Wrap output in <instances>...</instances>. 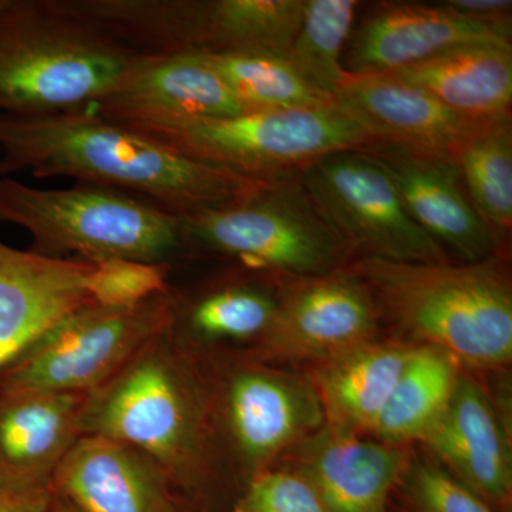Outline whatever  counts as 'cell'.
<instances>
[{"instance_id":"obj_23","label":"cell","mask_w":512,"mask_h":512,"mask_svg":"<svg viewBox=\"0 0 512 512\" xmlns=\"http://www.w3.org/2000/svg\"><path fill=\"white\" fill-rule=\"evenodd\" d=\"M412 352L396 343L366 342L329 357L318 380L333 427L372 430Z\"/></svg>"},{"instance_id":"obj_10","label":"cell","mask_w":512,"mask_h":512,"mask_svg":"<svg viewBox=\"0 0 512 512\" xmlns=\"http://www.w3.org/2000/svg\"><path fill=\"white\" fill-rule=\"evenodd\" d=\"M306 0H153L144 29L157 55L288 57Z\"/></svg>"},{"instance_id":"obj_17","label":"cell","mask_w":512,"mask_h":512,"mask_svg":"<svg viewBox=\"0 0 512 512\" xmlns=\"http://www.w3.org/2000/svg\"><path fill=\"white\" fill-rule=\"evenodd\" d=\"M53 481L82 512H171L157 467L136 448L106 437L76 440Z\"/></svg>"},{"instance_id":"obj_16","label":"cell","mask_w":512,"mask_h":512,"mask_svg":"<svg viewBox=\"0 0 512 512\" xmlns=\"http://www.w3.org/2000/svg\"><path fill=\"white\" fill-rule=\"evenodd\" d=\"M92 264L19 251L0 241V370L64 316L93 303Z\"/></svg>"},{"instance_id":"obj_15","label":"cell","mask_w":512,"mask_h":512,"mask_svg":"<svg viewBox=\"0 0 512 512\" xmlns=\"http://www.w3.org/2000/svg\"><path fill=\"white\" fill-rule=\"evenodd\" d=\"M335 100L376 143L453 157L468 138L491 123L461 116L431 94L389 73L346 72Z\"/></svg>"},{"instance_id":"obj_11","label":"cell","mask_w":512,"mask_h":512,"mask_svg":"<svg viewBox=\"0 0 512 512\" xmlns=\"http://www.w3.org/2000/svg\"><path fill=\"white\" fill-rule=\"evenodd\" d=\"M477 45L512 47L511 25L467 18L443 3H382L353 29L343 67L349 73H392Z\"/></svg>"},{"instance_id":"obj_6","label":"cell","mask_w":512,"mask_h":512,"mask_svg":"<svg viewBox=\"0 0 512 512\" xmlns=\"http://www.w3.org/2000/svg\"><path fill=\"white\" fill-rule=\"evenodd\" d=\"M170 319L165 293L128 308L82 306L0 370V392L92 393L160 335Z\"/></svg>"},{"instance_id":"obj_25","label":"cell","mask_w":512,"mask_h":512,"mask_svg":"<svg viewBox=\"0 0 512 512\" xmlns=\"http://www.w3.org/2000/svg\"><path fill=\"white\" fill-rule=\"evenodd\" d=\"M454 158L468 197L497 244L512 227L511 117L481 128Z\"/></svg>"},{"instance_id":"obj_27","label":"cell","mask_w":512,"mask_h":512,"mask_svg":"<svg viewBox=\"0 0 512 512\" xmlns=\"http://www.w3.org/2000/svg\"><path fill=\"white\" fill-rule=\"evenodd\" d=\"M359 6L356 0H306L301 26L286 57L306 83L333 99L346 74L343 56Z\"/></svg>"},{"instance_id":"obj_18","label":"cell","mask_w":512,"mask_h":512,"mask_svg":"<svg viewBox=\"0 0 512 512\" xmlns=\"http://www.w3.org/2000/svg\"><path fill=\"white\" fill-rule=\"evenodd\" d=\"M478 497L505 505L512 488L511 453L487 394L461 377L446 412L424 439Z\"/></svg>"},{"instance_id":"obj_4","label":"cell","mask_w":512,"mask_h":512,"mask_svg":"<svg viewBox=\"0 0 512 512\" xmlns=\"http://www.w3.org/2000/svg\"><path fill=\"white\" fill-rule=\"evenodd\" d=\"M0 222L28 231L35 254H74L90 264L110 258L157 264L185 239L180 215L123 192L90 184L42 190L2 175Z\"/></svg>"},{"instance_id":"obj_19","label":"cell","mask_w":512,"mask_h":512,"mask_svg":"<svg viewBox=\"0 0 512 512\" xmlns=\"http://www.w3.org/2000/svg\"><path fill=\"white\" fill-rule=\"evenodd\" d=\"M86 394L0 392V485L50 483L76 443Z\"/></svg>"},{"instance_id":"obj_33","label":"cell","mask_w":512,"mask_h":512,"mask_svg":"<svg viewBox=\"0 0 512 512\" xmlns=\"http://www.w3.org/2000/svg\"><path fill=\"white\" fill-rule=\"evenodd\" d=\"M443 5L480 22L511 25L510 0H447Z\"/></svg>"},{"instance_id":"obj_26","label":"cell","mask_w":512,"mask_h":512,"mask_svg":"<svg viewBox=\"0 0 512 512\" xmlns=\"http://www.w3.org/2000/svg\"><path fill=\"white\" fill-rule=\"evenodd\" d=\"M211 67L248 111L311 107L335 101L299 76L284 57L254 53H191Z\"/></svg>"},{"instance_id":"obj_13","label":"cell","mask_w":512,"mask_h":512,"mask_svg":"<svg viewBox=\"0 0 512 512\" xmlns=\"http://www.w3.org/2000/svg\"><path fill=\"white\" fill-rule=\"evenodd\" d=\"M87 109L120 126L248 113L224 80L191 53H140L123 80Z\"/></svg>"},{"instance_id":"obj_31","label":"cell","mask_w":512,"mask_h":512,"mask_svg":"<svg viewBox=\"0 0 512 512\" xmlns=\"http://www.w3.org/2000/svg\"><path fill=\"white\" fill-rule=\"evenodd\" d=\"M410 491L421 512H493L483 498L437 467L417 468Z\"/></svg>"},{"instance_id":"obj_2","label":"cell","mask_w":512,"mask_h":512,"mask_svg":"<svg viewBox=\"0 0 512 512\" xmlns=\"http://www.w3.org/2000/svg\"><path fill=\"white\" fill-rule=\"evenodd\" d=\"M376 303L404 332L464 365L512 357V291L490 259L473 264L363 258L353 266Z\"/></svg>"},{"instance_id":"obj_14","label":"cell","mask_w":512,"mask_h":512,"mask_svg":"<svg viewBox=\"0 0 512 512\" xmlns=\"http://www.w3.org/2000/svg\"><path fill=\"white\" fill-rule=\"evenodd\" d=\"M278 303L269 328L272 348L286 355L329 357L370 342L377 326V303L355 274L308 276Z\"/></svg>"},{"instance_id":"obj_22","label":"cell","mask_w":512,"mask_h":512,"mask_svg":"<svg viewBox=\"0 0 512 512\" xmlns=\"http://www.w3.org/2000/svg\"><path fill=\"white\" fill-rule=\"evenodd\" d=\"M229 417L244 453L262 460L318 426L322 409L315 393L301 383L245 373L229 390Z\"/></svg>"},{"instance_id":"obj_5","label":"cell","mask_w":512,"mask_h":512,"mask_svg":"<svg viewBox=\"0 0 512 512\" xmlns=\"http://www.w3.org/2000/svg\"><path fill=\"white\" fill-rule=\"evenodd\" d=\"M181 156L259 181L288 180L320 158L376 143L338 101L123 126Z\"/></svg>"},{"instance_id":"obj_20","label":"cell","mask_w":512,"mask_h":512,"mask_svg":"<svg viewBox=\"0 0 512 512\" xmlns=\"http://www.w3.org/2000/svg\"><path fill=\"white\" fill-rule=\"evenodd\" d=\"M306 451L305 478L328 512H383L402 473L399 450L336 427L319 434Z\"/></svg>"},{"instance_id":"obj_35","label":"cell","mask_w":512,"mask_h":512,"mask_svg":"<svg viewBox=\"0 0 512 512\" xmlns=\"http://www.w3.org/2000/svg\"><path fill=\"white\" fill-rule=\"evenodd\" d=\"M244 512H247V511H244Z\"/></svg>"},{"instance_id":"obj_21","label":"cell","mask_w":512,"mask_h":512,"mask_svg":"<svg viewBox=\"0 0 512 512\" xmlns=\"http://www.w3.org/2000/svg\"><path fill=\"white\" fill-rule=\"evenodd\" d=\"M389 74L468 119L511 117L512 47H458Z\"/></svg>"},{"instance_id":"obj_24","label":"cell","mask_w":512,"mask_h":512,"mask_svg":"<svg viewBox=\"0 0 512 512\" xmlns=\"http://www.w3.org/2000/svg\"><path fill=\"white\" fill-rule=\"evenodd\" d=\"M456 360L430 346L413 348L370 431L387 440H424L446 412L458 383Z\"/></svg>"},{"instance_id":"obj_29","label":"cell","mask_w":512,"mask_h":512,"mask_svg":"<svg viewBox=\"0 0 512 512\" xmlns=\"http://www.w3.org/2000/svg\"><path fill=\"white\" fill-rule=\"evenodd\" d=\"M86 291L94 305L128 308L165 293V271L153 262L103 259L93 262Z\"/></svg>"},{"instance_id":"obj_30","label":"cell","mask_w":512,"mask_h":512,"mask_svg":"<svg viewBox=\"0 0 512 512\" xmlns=\"http://www.w3.org/2000/svg\"><path fill=\"white\" fill-rule=\"evenodd\" d=\"M247 512H328L305 477L271 473L256 478L245 497Z\"/></svg>"},{"instance_id":"obj_32","label":"cell","mask_w":512,"mask_h":512,"mask_svg":"<svg viewBox=\"0 0 512 512\" xmlns=\"http://www.w3.org/2000/svg\"><path fill=\"white\" fill-rule=\"evenodd\" d=\"M49 484L0 485V512H49Z\"/></svg>"},{"instance_id":"obj_34","label":"cell","mask_w":512,"mask_h":512,"mask_svg":"<svg viewBox=\"0 0 512 512\" xmlns=\"http://www.w3.org/2000/svg\"><path fill=\"white\" fill-rule=\"evenodd\" d=\"M49 512H82L79 508L74 507L70 501L63 498L62 495H57L56 498H52L50 503Z\"/></svg>"},{"instance_id":"obj_9","label":"cell","mask_w":512,"mask_h":512,"mask_svg":"<svg viewBox=\"0 0 512 512\" xmlns=\"http://www.w3.org/2000/svg\"><path fill=\"white\" fill-rule=\"evenodd\" d=\"M80 434L119 441L168 470H181L197 440L194 397L170 359L137 357L86 396Z\"/></svg>"},{"instance_id":"obj_3","label":"cell","mask_w":512,"mask_h":512,"mask_svg":"<svg viewBox=\"0 0 512 512\" xmlns=\"http://www.w3.org/2000/svg\"><path fill=\"white\" fill-rule=\"evenodd\" d=\"M138 55L47 0H0V111L87 109L123 80Z\"/></svg>"},{"instance_id":"obj_12","label":"cell","mask_w":512,"mask_h":512,"mask_svg":"<svg viewBox=\"0 0 512 512\" xmlns=\"http://www.w3.org/2000/svg\"><path fill=\"white\" fill-rule=\"evenodd\" d=\"M363 150L386 168L414 221L441 248L447 245L468 264L493 254L497 244L468 197L456 158L393 143Z\"/></svg>"},{"instance_id":"obj_8","label":"cell","mask_w":512,"mask_h":512,"mask_svg":"<svg viewBox=\"0 0 512 512\" xmlns=\"http://www.w3.org/2000/svg\"><path fill=\"white\" fill-rule=\"evenodd\" d=\"M298 177L346 249L383 261L447 262L444 249L414 221L386 168L363 148L320 158Z\"/></svg>"},{"instance_id":"obj_7","label":"cell","mask_w":512,"mask_h":512,"mask_svg":"<svg viewBox=\"0 0 512 512\" xmlns=\"http://www.w3.org/2000/svg\"><path fill=\"white\" fill-rule=\"evenodd\" d=\"M181 220L184 238L288 274H330L348 252L298 180L275 181L247 198Z\"/></svg>"},{"instance_id":"obj_28","label":"cell","mask_w":512,"mask_h":512,"mask_svg":"<svg viewBox=\"0 0 512 512\" xmlns=\"http://www.w3.org/2000/svg\"><path fill=\"white\" fill-rule=\"evenodd\" d=\"M278 302L258 289L234 286L212 292L194 306L192 328L207 338L245 339L268 332Z\"/></svg>"},{"instance_id":"obj_1","label":"cell","mask_w":512,"mask_h":512,"mask_svg":"<svg viewBox=\"0 0 512 512\" xmlns=\"http://www.w3.org/2000/svg\"><path fill=\"white\" fill-rule=\"evenodd\" d=\"M20 171L137 192L180 217L224 207L271 184L181 156L89 109L35 116L0 111V175Z\"/></svg>"}]
</instances>
